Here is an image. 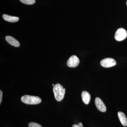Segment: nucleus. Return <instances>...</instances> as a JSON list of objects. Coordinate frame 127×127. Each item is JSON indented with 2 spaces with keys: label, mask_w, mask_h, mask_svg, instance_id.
Listing matches in <instances>:
<instances>
[{
  "label": "nucleus",
  "mask_w": 127,
  "mask_h": 127,
  "mask_svg": "<svg viewBox=\"0 0 127 127\" xmlns=\"http://www.w3.org/2000/svg\"><path fill=\"white\" fill-rule=\"evenodd\" d=\"M53 92L55 99L57 101L59 102L63 100L65 92V89L63 88L61 85L59 84L55 85L53 87Z\"/></svg>",
  "instance_id": "nucleus-1"
},
{
  "label": "nucleus",
  "mask_w": 127,
  "mask_h": 127,
  "mask_svg": "<svg viewBox=\"0 0 127 127\" xmlns=\"http://www.w3.org/2000/svg\"><path fill=\"white\" fill-rule=\"evenodd\" d=\"M21 100L24 103L28 104H36L41 102L40 98L36 96L25 95L21 98Z\"/></svg>",
  "instance_id": "nucleus-2"
},
{
  "label": "nucleus",
  "mask_w": 127,
  "mask_h": 127,
  "mask_svg": "<svg viewBox=\"0 0 127 127\" xmlns=\"http://www.w3.org/2000/svg\"><path fill=\"white\" fill-rule=\"evenodd\" d=\"M127 36V31L123 28H120L117 30L115 35L116 40L122 41L124 40Z\"/></svg>",
  "instance_id": "nucleus-3"
},
{
  "label": "nucleus",
  "mask_w": 127,
  "mask_h": 127,
  "mask_svg": "<svg viewBox=\"0 0 127 127\" xmlns=\"http://www.w3.org/2000/svg\"><path fill=\"white\" fill-rule=\"evenodd\" d=\"M101 65L104 67H110L116 65V62L114 59L111 58H106L102 59L101 62Z\"/></svg>",
  "instance_id": "nucleus-4"
},
{
  "label": "nucleus",
  "mask_w": 127,
  "mask_h": 127,
  "mask_svg": "<svg viewBox=\"0 0 127 127\" xmlns=\"http://www.w3.org/2000/svg\"><path fill=\"white\" fill-rule=\"evenodd\" d=\"M79 63V60L76 56L73 55L71 56L68 59L67 62L68 66L70 67H75L78 65Z\"/></svg>",
  "instance_id": "nucleus-5"
},
{
  "label": "nucleus",
  "mask_w": 127,
  "mask_h": 127,
  "mask_svg": "<svg viewBox=\"0 0 127 127\" xmlns=\"http://www.w3.org/2000/svg\"><path fill=\"white\" fill-rule=\"evenodd\" d=\"M95 105L97 109L101 112H104L106 111V107L102 100L99 97H96L95 101Z\"/></svg>",
  "instance_id": "nucleus-6"
},
{
  "label": "nucleus",
  "mask_w": 127,
  "mask_h": 127,
  "mask_svg": "<svg viewBox=\"0 0 127 127\" xmlns=\"http://www.w3.org/2000/svg\"><path fill=\"white\" fill-rule=\"evenodd\" d=\"M5 40L9 44L16 47H18L20 45L19 42L12 37L9 36H6Z\"/></svg>",
  "instance_id": "nucleus-7"
},
{
  "label": "nucleus",
  "mask_w": 127,
  "mask_h": 127,
  "mask_svg": "<svg viewBox=\"0 0 127 127\" xmlns=\"http://www.w3.org/2000/svg\"><path fill=\"white\" fill-rule=\"evenodd\" d=\"M82 100L85 104H88L90 102L91 96L90 94L86 91H83L81 94Z\"/></svg>",
  "instance_id": "nucleus-8"
},
{
  "label": "nucleus",
  "mask_w": 127,
  "mask_h": 127,
  "mask_svg": "<svg viewBox=\"0 0 127 127\" xmlns=\"http://www.w3.org/2000/svg\"><path fill=\"white\" fill-rule=\"evenodd\" d=\"M118 118L122 125L124 127L127 126V119L125 114L122 112H119L118 113Z\"/></svg>",
  "instance_id": "nucleus-9"
},
{
  "label": "nucleus",
  "mask_w": 127,
  "mask_h": 127,
  "mask_svg": "<svg viewBox=\"0 0 127 127\" xmlns=\"http://www.w3.org/2000/svg\"><path fill=\"white\" fill-rule=\"evenodd\" d=\"M2 17L5 20L10 22H17L19 20V18L17 17L11 16L6 14H4Z\"/></svg>",
  "instance_id": "nucleus-10"
},
{
  "label": "nucleus",
  "mask_w": 127,
  "mask_h": 127,
  "mask_svg": "<svg viewBox=\"0 0 127 127\" xmlns=\"http://www.w3.org/2000/svg\"><path fill=\"white\" fill-rule=\"evenodd\" d=\"M20 1L24 4L28 5L33 4L35 2V0H20Z\"/></svg>",
  "instance_id": "nucleus-11"
},
{
  "label": "nucleus",
  "mask_w": 127,
  "mask_h": 127,
  "mask_svg": "<svg viewBox=\"0 0 127 127\" xmlns=\"http://www.w3.org/2000/svg\"><path fill=\"white\" fill-rule=\"evenodd\" d=\"M29 127H42L40 124L37 123L31 122L29 124Z\"/></svg>",
  "instance_id": "nucleus-12"
},
{
  "label": "nucleus",
  "mask_w": 127,
  "mask_h": 127,
  "mask_svg": "<svg viewBox=\"0 0 127 127\" xmlns=\"http://www.w3.org/2000/svg\"><path fill=\"white\" fill-rule=\"evenodd\" d=\"M72 127H83L82 124L81 123H79L78 124H74L73 125Z\"/></svg>",
  "instance_id": "nucleus-13"
},
{
  "label": "nucleus",
  "mask_w": 127,
  "mask_h": 127,
  "mask_svg": "<svg viewBox=\"0 0 127 127\" xmlns=\"http://www.w3.org/2000/svg\"><path fill=\"white\" fill-rule=\"evenodd\" d=\"M2 97V92L1 90L0 91V104H1Z\"/></svg>",
  "instance_id": "nucleus-14"
},
{
  "label": "nucleus",
  "mask_w": 127,
  "mask_h": 127,
  "mask_svg": "<svg viewBox=\"0 0 127 127\" xmlns=\"http://www.w3.org/2000/svg\"><path fill=\"white\" fill-rule=\"evenodd\" d=\"M52 86H54V84H52Z\"/></svg>",
  "instance_id": "nucleus-15"
},
{
  "label": "nucleus",
  "mask_w": 127,
  "mask_h": 127,
  "mask_svg": "<svg viewBox=\"0 0 127 127\" xmlns=\"http://www.w3.org/2000/svg\"></svg>",
  "instance_id": "nucleus-16"
}]
</instances>
